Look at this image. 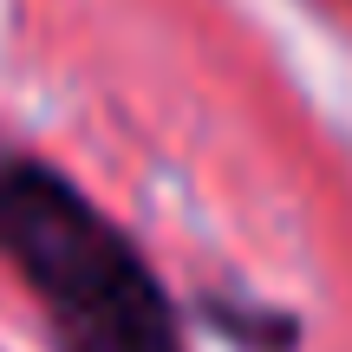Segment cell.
Here are the masks:
<instances>
[{
  "label": "cell",
  "instance_id": "cell-1",
  "mask_svg": "<svg viewBox=\"0 0 352 352\" xmlns=\"http://www.w3.org/2000/svg\"><path fill=\"white\" fill-rule=\"evenodd\" d=\"M0 261L52 352H189V307L65 164L0 144Z\"/></svg>",
  "mask_w": 352,
  "mask_h": 352
},
{
  "label": "cell",
  "instance_id": "cell-2",
  "mask_svg": "<svg viewBox=\"0 0 352 352\" xmlns=\"http://www.w3.org/2000/svg\"><path fill=\"white\" fill-rule=\"evenodd\" d=\"M189 314L228 352H300V340H307V320L294 307L254 300V294H228V287H196Z\"/></svg>",
  "mask_w": 352,
  "mask_h": 352
}]
</instances>
